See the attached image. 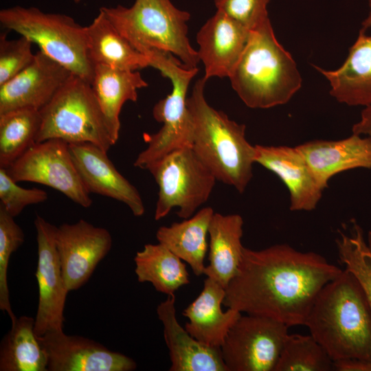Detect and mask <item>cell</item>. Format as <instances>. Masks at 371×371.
Returning <instances> with one entry per match:
<instances>
[{"instance_id":"6da1fadb","label":"cell","mask_w":371,"mask_h":371,"mask_svg":"<svg viewBox=\"0 0 371 371\" xmlns=\"http://www.w3.org/2000/svg\"><path fill=\"white\" fill-rule=\"evenodd\" d=\"M342 271L315 252L297 251L286 244L261 250L244 247L223 304L289 327L304 326L321 290Z\"/></svg>"},{"instance_id":"7a4b0ae2","label":"cell","mask_w":371,"mask_h":371,"mask_svg":"<svg viewBox=\"0 0 371 371\" xmlns=\"http://www.w3.org/2000/svg\"><path fill=\"white\" fill-rule=\"evenodd\" d=\"M304 326L333 361H371V307L345 269L321 290Z\"/></svg>"},{"instance_id":"3957f363","label":"cell","mask_w":371,"mask_h":371,"mask_svg":"<svg viewBox=\"0 0 371 371\" xmlns=\"http://www.w3.org/2000/svg\"><path fill=\"white\" fill-rule=\"evenodd\" d=\"M206 82L198 79L187 99L194 124L192 148L217 181L243 193L253 177L255 146L246 139L245 124L208 104Z\"/></svg>"},{"instance_id":"277c9868","label":"cell","mask_w":371,"mask_h":371,"mask_svg":"<svg viewBox=\"0 0 371 371\" xmlns=\"http://www.w3.org/2000/svg\"><path fill=\"white\" fill-rule=\"evenodd\" d=\"M229 78L238 97L251 109L287 103L302 82L295 61L277 40L270 20L250 32Z\"/></svg>"},{"instance_id":"5b68a950","label":"cell","mask_w":371,"mask_h":371,"mask_svg":"<svg viewBox=\"0 0 371 371\" xmlns=\"http://www.w3.org/2000/svg\"><path fill=\"white\" fill-rule=\"evenodd\" d=\"M100 10L139 52H168L185 66L197 67L199 54L188 37L190 14L170 0H135L130 7L117 5Z\"/></svg>"},{"instance_id":"8992f818","label":"cell","mask_w":371,"mask_h":371,"mask_svg":"<svg viewBox=\"0 0 371 371\" xmlns=\"http://www.w3.org/2000/svg\"><path fill=\"white\" fill-rule=\"evenodd\" d=\"M0 23L36 44L72 74L91 83L94 65L89 56L87 26L67 14L21 5L2 9Z\"/></svg>"},{"instance_id":"52a82bcc","label":"cell","mask_w":371,"mask_h":371,"mask_svg":"<svg viewBox=\"0 0 371 371\" xmlns=\"http://www.w3.org/2000/svg\"><path fill=\"white\" fill-rule=\"evenodd\" d=\"M145 56L150 67L169 78L172 87L171 93L158 101L153 109V116L162 123L161 128L156 133L144 135L148 146L139 153L134 162L135 167L147 170L152 164L175 150L192 148L194 124L187 105V93L199 69L185 66L168 52L155 50Z\"/></svg>"},{"instance_id":"ba28073f","label":"cell","mask_w":371,"mask_h":371,"mask_svg":"<svg viewBox=\"0 0 371 371\" xmlns=\"http://www.w3.org/2000/svg\"><path fill=\"white\" fill-rule=\"evenodd\" d=\"M36 142H89L108 152L115 144L90 82L72 74L40 111Z\"/></svg>"},{"instance_id":"9c48e42d","label":"cell","mask_w":371,"mask_h":371,"mask_svg":"<svg viewBox=\"0 0 371 371\" xmlns=\"http://www.w3.org/2000/svg\"><path fill=\"white\" fill-rule=\"evenodd\" d=\"M147 170L159 187L156 221L175 207L179 217L190 218L208 200L217 181L191 147L168 154Z\"/></svg>"},{"instance_id":"30bf717a","label":"cell","mask_w":371,"mask_h":371,"mask_svg":"<svg viewBox=\"0 0 371 371\" xmlns=\"http://www.w3.org/2000/svg\"><path fill=\"white\" fill-rule=\"evenodd\" d=\"M289 326L273 319L241 315L221 347L228 371H274Z\"/></svg>"},{"instance_id":"8fae6325","label":"cell","mask_w":371,"mask_h":371,"mask_svg":"<svg viewBox=\"0 0 371 371\" xmlns=\"http://www.w3.org/2000/svg\"><path fill=\"white\" fill-rule=\"evenodd\" d=\"M5 169L17 183L29 181L49 186L85 208L93 203L74 162L69 144L62 139L36 142Z\"/></svg>"},{"instance_id":"7c38bea8","label":"cell","mask_w":371,"mask_h":371,"mask_svg":"<svg viewBox=\"0 0 371 371\" xmlns=\"http://www.w3.org/2000/svg\"><path fill=\"white\" fill-rule=\"evenodd\" d=\"M38 247L36 278L38 287V304L34 318V331L38 337L54 330H63L66 287L57 252L56 227L39 215L34 219Z\"/></svg>"},{"instance_id":"4fadbf2b","label":"cell","mask_w":371,"mask_h":371,"mask_svg":"<svg viewBox=\"0 0 371 371\" xmlns=\"http://www.w3.org/2000/svg\"><path fill=\"white\" fill-rule=\"evenodd\" d=\"M56 245L63 277L69 291L83 286L112 247V237L105 228L80 219L56 227Z\"/></svg>"},{"instance_id":"5bb4252c","label":"cell","mask_w":371,"mask_h":371,"mask_svg":"<svg viewBox=\"0 0 371 371\" xmlns=\"http://www.w3.org/2000/svg\"><path fill=\"white\" fill-rule=\"evenodd\" d=\"M38 337L47 357L48 371H131L137 368L131 358L63 330Z\"/></svg>"},{"instance_id":"9a60e30c","label":"cell","mask_w":371,"mask_h":371,"mask_svg":"<svg viewBox=\"0 0 371 371\" xmlns=\"http://www.w3.org/2000/svg\"><path fill=\"white\" fill-rule=\"evenodd\" d=\"M71 75L39 50L28 67L0 85V114L21 108L40 111Z\"/></svg>"},{"instance_id":"2e32d148","label":"cell","mask_w":371,"mask_h":371,"mask_svg":"<svg viewBox=\"0 0 371 371\" xmlns=\"http://www.w3.org/2000/svg\"><path fill=\"white\" fill-rule=\"evenodd\" d=\"M69 148L89 193L124 203L135 216L144 214L145 207L139 191L118 172L107 152L89 142L69 144Z\"/></svg>"},{"instance_id":"e0dca14e","label":"cell","mask_w":371,"mask_h":371,"mask_svg":"<svg viewBox=\"0 0 371 371\" xmlns=\"http://www.w3.org/2000/svg\"><path fill=\"white\" fill-rule=\"evenodd\" d=\"M250 31L216 10L196 34L203 78H229L248 42Z\"/></svg>"},{"instance_id":"ac0fdd59","label":"cell","mask_w":371,"mask_h":371,"mask_svg":"<svg viewBox=\"0 0 371 371\" xmlns=\"http://www.w3.org/2000/svg\"><path fill=\"white\" fill-rule=\"evenodd\" d=\"M255 163L276 175L287 187L291 211H311L324 190L295 147L256 145Z\"/></svg>"},{"instance_id":"d6986e66","label":"cell","mask_w":371,"mask_h":371,"mask_svg":"<svg viewBox=\"0 0 371 371\" xmlns=\"http://www.w3.org/2000/svg\"><path fill=\"white\" fill-rule=\"evenodd\" d=\"M171 361L170 371H228L221 348L204 346L178 322L175 295H168L157 308Z\"/></svg>"},{"instance_id":"ffe728a7","label":"cell","mask_w":371,"mask_h":371,"mask_svg":"<svg viewBox=\"0 0 371 371\" xmlns=\"http://www.w3.org/2000/svg\"><path fill=\"white\" fill-rule=\"evenodd\" d=\"M323 189L343 171L371 168V138L352 133L337 141L313 140L296 146Z\"/></svg>"},{"instance_id":"44dd1931","label":"cell","mask_w":371,"mask_h":371,"mask_svg":"<svg viewBox=\"0 0 371 371\" xmlns=\"http://www.w3.org/2000/svg\"><path fill=\"white\" fill-rule=\"evenodd\" d=\"M225 289L207 277L198 297L183 311L189 322L186 330L205 346L221 348L234 324L242 315L240 311L227 308L222 310Z\"/></svg>"},{"instance_id":"7402d4cb","label":"cell","mask_w":371,"mask_h":371,"mask_svg":"<svg viewBox=\"0 0 371 371\" xmlns=\"http://www.w3.org/2000/svg\"><path fill=\"white\" fill-rule=\"evenodd\" d=\"M329 82L330 94L348 106L371 105V35L360 30L342 65L327 70L314 65Z\"/></svg>"},{"instance_id":"603a6c76","label":"cell","mask_w":371,"mask_h":371,"mask_svg":"<svg viewBox=\"0 0 371 371\" xmlns=\"http://www.w3.org/2000/svg\"><path fill=\"white\" fill-rule=\"evenodd\" d=\"M243 227V219L237 214L214 213L210 223L209 265L204 274L225 289L236 276L242 260Z\"/></svg>"},{"instance_id":"cb8c5ba5","label":"cell","mask_w":371,"mask_h":371,"mask_svg":"<svg viewBox=\"0 0 371 371\" xmlns=\"http://www.w3.org/2000/svg\"><path fill=\"white\" fill-rule=\"evenodd\" d=\"M91 85L115 144L120 135V114L123 105L127 101L136 102L137 90L146 87L148 83L138 71L96 65Z\"/></svg>"},{"instance_id":"d4e9b609","label":"cell","mask_w":371,"mask_h":371,"mask_svg":"<svg viewBox=\"0 0 371 371\" xmlns=\"http://www.w3.org/2000/svg\"><path fill=\"white\" fill-rule=\"evenodd\" d=\"M87 30L89 56L94 66L102 65L126 71L150 67L148 58L116 30L102 10Z\"/></svg>"},{"instance_id":"484cf974","label":"cell","mask_w":371,"mask_h":371,"mask_svg":"<svg viewBox=\"0 0 371 371\" xmlns=\"http://www.w3.org/2000/svg\"><path fill=\"white\" fill-rule=\"evenodd\" d=\"M214 214L211 207H205L181 222L160 227L156 233L158 242L186 261L197 276L204 274L207 236Z\"/></svg>"},{"instance_id":"4316f807","label":"cell","mask_w":371,"mask_h":371,"mask_svg":"<svg viewBox=\"0 0 371 371\" xmlns=\"http://www.w3.org/2000/svg\"><path fill=\"white\" fill-rule=\"evenodd\" d=\"M0 371H48L47 357L34 331V318L16 317L0 344Z\"/></svg>"},{"instance_id":"83f0119b","label":"cell","mask_w":371,"mask_h":371,"mask_svg":"<svg viewBox=\"0 0 371 371\" xmlns=\"http://www.w3.org/2000/svg\"><path fill=\"white\" fill-rule=\"evenodd\" d=\"M134 261L138 281L151 283L159 292L175 294L179 287L190 282L186 265L159 243L145 245L137 252Z\"/></svg>"},{"instance_id":"f1b7e54d","label":"cell","mask_w":371,"mask_h":371,"mask_svg":"<svg viewBox=\"0 0 371 371\" xmlns=\"http://www.w3.org/2000/svg\"><path fill=\"white\" fill-rule=\"evenodd\" d=\"M38 110L21 108L0 114V168H8L36 143Z\"/></svg>"},{"instance_id":"f546056e","label":"cell","mask_w":371,"mask_h":371,"mask_svg":"<svg viewBox=\"0 0 371 371\" xmlns=\"http://www.w3.org/2000/svg\"><path fill=\"white\" fill-rule=\"evenodd\" d=\"M352 222L348 232L339 231L336 238L339 260L357 280L371 307V230L365 236L362 227Z\"/></svg>"},{"instance_id":"4dcf8cb0","label":"cell","mask_w":371,"mask_h":371,"mask_svg":"<svg viewBox=\"0 0 371 371\" xmlns=\"http://www.w3.org/2000/svg\"><path fill=\"white\" fill-rule=\"evenodd\" d=\"M333 363L311 334H289L274 371H330Z\"/></svg>"},{"instance_id":"1f68e13d","label":"cell","mask_w":371,"mask_h":371,"mask_svg":"<svg viewBox=\"0 0 371 371\" xmlns=\"http://www.w3.org/2000/svg\"><path fill=\"white\" fill-rule=\"evenodd\" d=\"M0 205V309L5 312L13 323L16 319L10 300L8 270L11 254L22 245L25 234L21 227Z\"/></svg>"},{"instance_id":"d6a6232c","label":"cell","mask_w":371,"mask_h":371,"mask_svg":"<svg viewBox=\"0 0 371 371\" xmlns=\"http://www.w3.org/2000/svg\"><path fill=\"white\" fill-rule=\"evenodd\" d=\"M32 44L30 40L23 36L10 40L6 38L5 34H1L0 85L16 76L32 63L35 58Z\"/></svg>"},{"instance_id":"836d02e7","label":"cell","mask_w":371,"mask_h":371,"mask_svg":"<svg viewBox=\"0 0 371 371\" xmlns=\"http://www.w3.org/2000/svg\"><path fill=\"white\" fill-rule=\"evenodd\" d=\"M47 193L39 188H24L17 184L5 168H0V205L16 217L30 205L45 202Z\"/></svg>"},{"instance_id":"e575fe53","label":"cell","mask_w":371,"mask_h":371,"mask_svg":"<svg viewBox=\"0 0 371 371\" xmlns=\"http://www.w3.org/2000/svg\"><path fill=\"white\" fill-rule=\"evenodd\" d=\"M270 0H214L217 10L254 31L269 19L267 6Z\"/></svg>"},{"instance_id":"d590c367","label":"cell","mask_w":371,"mask_h":371,"mask_svg":"<svg viewBox=\"0 0 371 371\" xmlns=\"http://www.w3.org/2000/svg\"><path fill=\"white\" fill-rule=\"evenodd\" d=\"M333 370L336 371H371V361L359 359L333 361Z\"/></svg>"},{"instance_id":"8d00e7d4","label":"cell","mask_w":371,"mask_h":371,"mask_svg":"<svg viewBox=\"0 0 371 371\" xmlns=\"http://www.w3.org/2000/svg\"><path fill=\"white\" fill-rule=\"evenodd\" d=\"M352 132L371 138V105L364 107L359 120L352 126Z\"/></svg>"},{"instance_id":"74e56055","label":"cell","mask_w":371,"mask_h":371,"mask_svg":"<svg viewBox=\"0 0 371 371\" xmlns=\"http://www.w3.org/2000/svg\"><path fill=\"white\" fill-rule=\"evenodd\" d=\"M369 10L367 16L363 21L361 25V30L366 31L367 29L371 27V0H368Z\"/></svg>"},{"instance_id":"f35d334b","label":"cell","mask_w":371,"mask_h":371,"mask_svg":"<svg viewBox=\"0 0 371 371\" xmlns=\"http://www.w3.org/2000/svg\"><path fill=\"white\" fill-rule=\"evenodd\" d=\"M82 0H73V1H74L75 3H79Z\"/></svg>"}]
</instances>
